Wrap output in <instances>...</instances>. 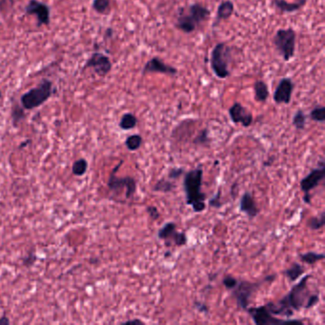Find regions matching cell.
Segmentation results:
<instances>
[{
    "label": "cell",
    "instance_id": "6da1fadb",
    "mask_svg": "<svg viewBox=\"0 0 325 325\" xmlns=\"http://www.w3.org/2000/svg\"><path fill=\"white\" fill-rule=\"evenodd\" d=\"M311 277V275L304 276L292 287L289 293L284 295L277 303L272 301L268 302L265 304L267 309L274 316L291 318L294 315V310L300 311L302 308H305L308 297L311 295L307 287V282Z\"/></svg>",
    "mask_w": 325,
    "mask_h": 325
},
{
    "label": "cell",
    "instance_id": "7a4b0ae2",
    "mask_svg": "<svg viewBox=\"0 0 325 325\" xmlns=\"http://www.w3.org/2000/svg\"><path fill=\"white\" fill-rule=\"evenodd\" d=\"M203 171L195 168L187 172L184 176L183 189L186 196V204L192 206L194 212L201 213L206 209V195L201 192Z\"/></svg>",
    "mask_w": 325,
    "mask_h": 325
},
{
    "label": "cell",
    "instance_id": "3957f363",
    "mask_svg": "<svg viewBox=\"0 0 325 325\" xmlns=\"http://www.w3.org/2000/svg\"><path fill=\"white\" fill-rule=\"evenodd\" d=\"M54 83L50 79L43 78L36 87L32 88L20 98L21 106L25 110H33L43 104L53 96Z\"/></svg>",
    "mask_w": 325,
    "mask_h": 325
},
{
    "label": "cell",
    "instance_id": "277c9868",
    "mask_svg": "<svg viewBox=\"0 0 325 325\" xmlns=\"http://www.w3.org/2000/svg\"><path fill=\"white\" fill-rule=\"evenodd\" d=\"M232 60V48L220 42L213 48L210 56V67L215 75L221 79L230 76L229 65Z\"/></svg>",
    "mask_w": 325,
    "mask_h": 325
},
{
    "label": "cell",
    "instance_id": "5b68a950",
    "mask_svg": "<svg viewBox=\"0 0 325 325\" xmlns=\"http://www.w3.org/2000/svg\"><path fill=\"white\" fill-rule=\"evenodd\" d=\"M276 278H277V276L274 274V275L267 276L264 279H262L261 281H258V282L242 281V280L238 281L236 287L233 290H231L232 294L236 298L237 306L240 309L246 310V308L249 305L252 295H254L261 287V285L263 283L272 282L276 280Z\"/></svg>",
    "mask_w": 325,
    "mask_h": 325
},
{
    "label": "cell",
    "instance_id": "8992f818",
    "mask_svg": "<svg viewBox=\"0 0 325 325\" xmlns=\"http://www.w3.org/2000/svg\"><path fill=\"white\" fill-rule=\"evenodd\" d=\"M296 33L295 30L279 29L273 37V43L277 51L285 61H290L294 58L295 51Z\"/></svg>",
    "mask_w": 325,
    "mask_h": 325
},
{
    "label": "cell",
    "instance_id": "52a82bcc",
    "mask_svg": "<svg viewBox=\"0 0 325 325\" xmlns=\"http://www.w3.org/2000/svg\"><path fill=\"white\" fill-rule=\"evenodd\" d=\"M123 162L121 161L118 165L114 168L110 177L108 178L107 186L111 192L115 195H118L120 193L125 192V197L127 199L132 198L133 195L136 192V180L132 177H119L117 176L118 169L121 167Z\"/></svg>",
    "mask_w": 325,
    "mask_h": 325
},
{
    "label": "cell",
    "instance_id": "ba28073f",
    "mask_svg": "<svg viewBox=\"0 0 325 325\" xmlns=\"http://www.w3.org/2000/svg\"><path fill=\"white\" fill-rule=\"evenodd\" d=\"M247 313L251 316L254 324L257 325H281V324H303L302 321L299 320H281L275 318L269 310L267 309L265 305L258 306V307H250L246 308Z\"/></svg>",
    "mask_w": 325,
    "mask_h": 325
},
{
    "label": "cell",
    "instance_id": "9c48e42d",
    "mask_svg": "<svg viewBox=\"0 0 325 325\" xmlns=\"http://www.w3.org/2000/svg\"><path fill=\"white\" fill-rule=\"evenodd\" d=\"M158 237L165 240V245L170 247L173 243L177 246H184L187 243V236L185 233L177 231V224L175 222H167L158 232Z\"/></svg>",
    "mask_w": 325,
    "mask_h": 325
},
{
    "label": "cell",
    "instance_id": "30bf717a",
    "mask_svg": "<svg viewBox=\"0 0 325 325\" xmlns=\"http://www.w3.org/2000/svg\"><path fill=\"white\" fill-rule=\"evenodd\" d=\"M25 14L27 15H34L36 17L38 27L50 25L51 9L46 3L38 0H30L25 7Z\"/></svg>",
    "mask_w": 325,
    "mask_h": 325
},
{
    "label": "cell",
    "instance_id": "8fae6325",
    "mask_svg": "<svg viewBox=\"0 0 325 325\" xmlns=\"http://www.w3.org/2000/svg\"><path fill=\"white\" fill-rule=\"evenodd\" d=\"M319 166L313 169L310 173L305 177L300 180V189L305 194H310L312 190H314L324 179L325 177V159H321L319 162Z\"/></svg>",
    "mask_w": 325,
    "mask_h": 325
},
{
    "label": "cell",
    "instance_id": "7c38bea8",
    "mask_svg": "<svg viewBox=\"0 0 325 325\" xmlns=\"http://www.w3.org/2000/svg\"><path fill=\"white\" fill-rule=\"evenodd\" d=\"M112 67L113 65L109 57L102 53H94L87 60L84 69L91 68L98 76L104 77L111 72Z\"/></svg>",
    "mask_w": 325,
    "mask_h": 325
},
{
    "label": "cell",
    "instance_id": "4fadbf2b",
    "mask_svg": "<svg viewBox=\"0 0 325 325\" xmlns=\"http://www.w3.org/2000/svg\"><path fill=\"white\" fill-rule=\"evenodd\" d=\"M295 84L290 77H282L275 90L273 98L277 104H289L291 102Z\"/></svg>",
    "mask_w": 325,
    "mask_h": 325
},
{
    "label": "cell",
    "instance_id": "5bb4252c",
    "mask_svg": "<svg viewBox=\"0 0 325 325\" xmlns=\"http://www.w3.org/2000/svg\"><path fill=\"white\" fill-rule=\"evenodd\" d=\"M152 73L168 74L174 76L177 74L178 70L174 66L166 64L160 58L155 57L148 60L144 68L142 69V74H152Z\"/></svg>",
    "mask_w": 325,
    "mask_h": 325
},
{
    "label": "cell",
    "instance_id": "9a60e30c",
    "mask_svg": "<svg viewBox=\"0 0 325 325\" xmlns=\"http://www.w3.org/2000/svg\"><path fill=\"white\" fill-rule=\"evenodd\" d=\"M229 116L233 123L241 125L245 128L250 127L254 121L251 112L248 111L243 105L239 102H235L229 109Z\"/></svg>",
    "mask_w": 325,
    "mask_h": 325
},
{
    "label": "cell",
    "instance_id": "2e32d148",
    "mask_svg": "<svg viewBox=\"0 0 325 325\" xmlns=\"http://www.w3.org/2000/svg\"><path fill=\"white\" fill-rule=\"evenodd\" d=\"M239 210L240 212L247 215L250 219H254L259 215L260 209L257 206L251 193L245 192L242 195L239 202Z\"/></svg>",
    "mask_w": 325,
    "mask_h": 325
},
{
    "label": "cell",
    "instance_id": "e0dca14e",
    "mask_svg": "<svg viewBox=\"0 0 325 325\" xmlns=\"http://www.w3.org/2000/svg\"><path fill=\"white\" fill-rule=\"evenodd\" d=\"M234 12H235V5H234L233 1L223 0L218 7L217 15H216V19L214 21L213 27H217L218 25H220V23L222 20L229 19L233 15Z\"/></svg>",
    "mask_w": 325,
    "mask_h": 325
},
{
    "label": "cell",
    "instance_id": "ac0fdd59",
    "mask_svg": "<svg viewBox=\"0 0 325 325\" xmlns=\"http://www.w3.org/2000/svg\"><path fill=\"white\" fill-rule=\"evenodd\" d=\"M273 5L281 13L291 14L301 10L305 5L307 0H295V2H287L286 0H272Z\"/></svg>",
    "mask_w": 325,
    "mask_h": 325
},
{
    "label": "cell",
    "instance_id": "d6986e66",
    "mask_svg": "<svg viewBox=\"0 0 325 325\" xmlns=\"http://www.w3.org/2000/svg\"><path fill=\"white\" fill-rule=\"evenodd\" d=\"M188 15H191L193 19L195 21L197 25L201 22L205 21L210 15L209 9L199 3H195L188 7Z\"/></svg>",
    "mask_w": 325,
    "mask_h": 325
},
{
    "label": "cell",
    "instance_id": "ffe728a7",
    "mask_svg": "<svg viewBox=\"0 0 325 325\" xmlns=\"http://www.w3.org/2000/svg\"><path fill=\"white\" fill-rule=\"evenodd\" d=\"M197 26L198 25L195 23V21L193 19L191 15L188 14L181 13L177 16L176 27L185 33H191L196 29Z\"/></svg>",
    "mask_w": 325,
    "mask_h": 325
},
{
    "label": "cell",
    "instance_id": "44dd1931",
    "mask_svg": "<svg viewBox=\"0 0 325 325\" xmlns=\"http://www.w3.org/2000/svg\"><path fill=\"white\" fill-rule=\"evenodd\" d=\"M255 99L258 102H265L269 98V88L263 80H257L254 85Z\"/></svg>",
    "mask_w": 325,
    "mask_h": 325
},
{
    "label": "cell",
    "instance_id": "7402d4cb",
    "mask_svg": "<svg viewBox=\"0 0 325 325\" xmlns=\"http://www.w3.org/2000/svg\"><path fill=\"white\" fill-rule=\"evenodd\" d=\"M137 125V118L132 113H125L119 121V128L123 131L132 130Z\"/></svg>",
    "mask_w": 325,
    "mask_h": 325
},
{
    "label": "cell",
    "instance_id": "603a6c76",
    "mask_svg": "<svg viewBox=\"0 0 325 325\" xmlns=\"http://www.w3.org/2000/svg\"><path fill=\"white\" fill-rule=\"evenodd\" d=\"M283 274L286 278H288L291 281H295L298 278H300L304 274V267L295 262L290 268L283 271Z\"/></svg>",
    "mask_w": 325,
    "mask_h": 325
},
{
    "label": "cell",
    "instance_id": "cb8c5ba5",
    "mask_svg": "<svg viewBox=\"0 0 325 325\" xmlns=\"http://www.w3.org/2000/svg\"><path fill=\"white\" fill-rule=\"evenodd\" d=\"M325 255L324 253H316V252H307L305 254H300L299 255V259L302 262L309 264V265H313L321 260H325Z\"/></svg>",
    "mask_w": 325,
    "mask_h": 325
},
{
    "label": "cell",
    "instance_id": "d4e9b609",
    "mask_svg": "<svg viewBox=\"0 0 325 325\" xmlns=\"http://www.w3.org/2000/svg\"><path fill=\"white\" fill-rule=\"evenodd\" d=\"M92 7L99 15H107L111 11V0H93Z\"/></svg>",
    "mask_w": 325,
    "mask_h": 325
},
{
    "label": "cell",
    "instance_id": "484cf974",
    "mask_svg": "<svg viewBox=\"0 0 325 325\" xmlns=\"http://www.w3.org/2000/svg\"><path fill=\"white\" fill-rule=\"evenodd\" d=\"M24 108L20 105H18L17 103H15L13 105V108H12V120H13V125L15 127H17L19 125V123L21 121H23L25 118H26V115H25V112H24Z\"/></svg>",
    "mask_w": 325,
    "mask_h": 325
},
{
    "label": "cell",
    "instance_id": "4316f807",
    "mask_svg": "<svg viewBox=\"0 0 325 325\" xmlns=\"http://www.w3.org/2000/svg\"><path fill=\"white\" fill-rule=\"evenodd\" d=\"M143 138L140 134L134 133L132 135H129L125 140V145L129 151H136L142 145Z\"/></svg>",
    "mask_w": 325,
    "mask_h": 325
},
{
    "label": "cell",
    "instance_id": "83f0119b",
    "mask_svg": "<svg viewBox=\"0 0 325 325\" xmlns=\"http://www.w3.org/2000/svg\"><path fill=\"white\" fill-rule=\"evenodd\" d=\"M175 188V184L171 180L167 179H161L159 180L153 187L154 192L170 193Z\"/></svg>",
    "mask_w": 325,
    "mask_h": 325
},
{
    "label": "cell",
    "instance_id": "f1b7e54d",
    "mask_svg": "<svg viewBox=\"0 0 325 325\" xmlns=\"http://www.w3.org/2000/svg\"><path fill=\"white\" fill-rule=\"evenodd\" d=\"M306 119H307V117H306L305 113L302 110H297L293 117L292 123L296 130L301 131V130L305 129Z\"/></svg>",
    "mask_w": 325,
    "mask_h": 325
},
{
    "label": "cell",
    "instance_id": "f546056e",
    "mask_svg": "<svg viewBox=\"0 0 325 325\" xmlns=\"http://www.w3.org/2000/svg\"><path fill=\"white\" fill-rule=\"evenodd\" d=\"M87 169H88V162L84 159H79V160L75 161L72 167L74 175L77 177L84 176L85 173L87 172Z\"/></svg>",
    "mask_w": 325,
    "mask_h": 325
},
{
    "label": "cell",
    "instance_id": "4dcf8cb0",
    "mask_svg": "<svg viewBox=\"0 0 325 325\" xmlns=\"http://www.w3.org/2000/svg\"><path fill=\"white\" fill-rule=\"evenodd\" d=\"M325 224V213L322 212L320 217H313L307 222V226L310 228L311 230L317 231L322 228H324Z\"/></svg>",
    "mask_w": 325,
    "mask_h": 325
},
{
    "label": "cell",
    "instance_id": "1f68e13d",
    "mask_svg": "<svg viewBox=\"0 0 325 325\" xmlns=\"http://www.w3.org/2000/svg\"><path fill=\"white\" fill-rule=\"evenodd\" d=\"M210 137H209V131L208 129H203L199 133L195 135V137L193 139V143L197 146H205L210 143Z\"/></svg>",
    "mask_w": 325,
    "mask_h": 325
},
{
    "label": "cell",
    "instance_id": "d6a6232c",
    "mask_svg": "<svg viewBox=\"0 0 325 325\" xmlns=\"http://www.w3.org/2000/svg\"><path fill=\"white\" fill-rule=\"evenodd\" d=\"M310 118L313 121L324 123L325 121V107L322 105L316 106L310 113Z\"/></svg>",
    "mask_w": 325,
    "mask_h": 325
},
{
    "label": "cell",
    "instance_id": "836d02e7",
    "mask_svg": "<svg viewBox=\"0 0 325 325\" xmlns=\"http://www.w3.org/2000/svg\"><path fill=\"white\" fill-rule=\"evenodd\" d=\"M237 282H238V280L235 277H233V276H230V275L225 276L222 280V284L224 285V287L227 290H230V291L233 290L236 287Z\"/></svg>",
    "mask_w": 325,
    "mask_h": 325
},
{
    "label": "cell",
    "instance_id": "e575fe53",
    "mask_svg": "<svg viewBox=\"0 0 325 325\" xmlns=\"http://www.w3.org/2000/svg\"><path fill=\"white\" fill-rule=\"evenodd\" d=\"M209 205L213 208H216V209H219L222 206V189H219L218 192L216 193V195L210 198Z\"/></svg>",
    "mask_w": 325,
    "mask_h": 325
},
{
    "label": "cell",
    "instance_id": "d590c367",
    "mask_svg": "<svg viewBox=\"0 0 325 325\" xmlns=\"http://www.w3.org/2000/svg\"><path fill=\"white\" fill-rule=\"evenodd\" d=\"M15 0H0V12L6 14L14 8Z\"/></svg>",
    "mask_w": 325,
    "mask_h": 325
},
{
    "label": "cell",
    "instance_id": "8d00e7d4",
    "mask_svg": "<svg viewBox=\"0 0 325 325\" xmlns=\"http://www.w3.org/2000/svg\"><path fill=\"white\" fill-rule=\"evenodd\" d=\"M320 301V295L319 294H311L310 296L308 297V300H307V303L305 305V308L304 309H311L313 308L314 306H316Z\"/></svg>",
    "mask_w": 325,
    "mask_h": 325
},
{
    "label": "cell",
    "instance_id": "74e56055",
    "mask_svg": "<svg viewBox=\"0 0 325 325\" xmlns=\"http://www.w3.org/2000/svg\"><path fill=\"white\" fill-rule=\"evenodd\" d=\"M146 211H147L148 215L150 216V218L153 220V221H158L161 217V214L158 210V208L156 206H148L146 208Z\"/></svg>",
    "mask_w": 325,
    "mask_h": 325
},
{
    "label": "cell",
    "instance_id": "f35d334b",
    "mask_svg": "<svg viewBox=\"0 0 325 325\" xmlns=\"http://www.w3.org/2000/svg\"><path fill=\"white\" fill-rule=\"evenodd\" d=\"M184 173V169L183 168H173L170 170L168 177L170 179H177L182 176V174Z\"/></svg>",
    "mask_w": 325,
    "mask_h": 325
},
{
    "label": "cell",
    "instance_id": "ab89813d",
    "mask_svg": "<svg viewBox=\"0 0 325 325\" xmlns=\"http://www.w3.org/2000/svg\"><path fill=\"white\" fill-rule=\"evenodd\" d=\"M36 260V256L35 254L32 252V253H30L29 256L26 257L23 260V265L25 266H31L33 264V262Z\"/></svg>",
    "mask_w": 325,
    "mask_h": 325
},
{
    "label": "cell",
    "instance_id": "60d3db41",
    "mask_svg": "<svg viewBox=\"0 0 325 325\" xmlns=\"http://www.w3.org/2000/svg\"><path fill=\"white\" fill-rule=\"evenodd\" d=\"M194 305H195V307L197 310L199 311V312H201V313H204V314H208V313H209V309H208L207 305H205L203 302H200V301H195Z\"/></svg>",
    "mask_w": 325,
    "mask_h": 325
},
{
    "label": "cell",
    "instance_id": "b9f144b4",
    "mask_svg": "<svg viewBox=\"0 0 325 325\" xmlns=\"http://www.w3.org/2000/svg\"><path fill=\"white\" fill-rule=\"evenodd\" d=\"M124 325H143L144 323L138 319H135V320H131V321H127L125 323H123Z\"/></svg>",
    "mask_w": 325,
    "mask_h": 325
},
{
    "label": "cell",
    "instance_id": "7bdbcfd3",
    "mask_svg": "<svg viewBox=\"0 0 325 325\" xmlns=\"http://www.w3.org/2000/svg\"><path fill=\"white\" fill-rule=\"evenodd\" d=\"M0 325H10V320L6 317L3 316L2 318H0Z\"/></svg>",
    "mask_w": 325,
    "mask_h": 325
},
{
    "label": "cell",
    "instance_id": "ee69618b",
    "mask_svg": "<svg viewBox=\"0 0 325 325\" xmlns=\"http://www.w3.org/2000/svg\"><path fill=\"white\" fill-rule=\"evenodd\" d=\"M113 34H114V31H113V29L109 28V29L106 30V32H105V38L107 36H108V38H111L113 36Z\"/></svg>",
    "mask_w": 325,
    "mask_h": 325
},
{
    "label": "cell",
    "instance_id": "f6af8a7d",
    "mask_svg": "<svg viewBox=\"0 0 325 325\" xmlns=\"http://www.w3.org/2000/svg\"><path fill=\"white\" fill-rule=\"evenodd\" d=\"M30 143H31V140L30 139H28V140H26V141H23L20 145H19V149H22V148L26 147L27 145H29Z\"/></svg>",
    "mask_w": 325,
    "mask_h": 325
},
{
    "label": "cell",
    "instance_id": "bcb514c9",
    "mask_svg": "<svg viewBox=\"0 0 325 325\" xmlns=\"http://www.w3.org/2000/svg\"><path fill=\"white\" fill-rule=\"evenodd\" d=\"M2 97V93H1V91H0V98Z\"/></svg>",
    "mask_w": 325,
    "mask_h": 325
}]
</instances>
